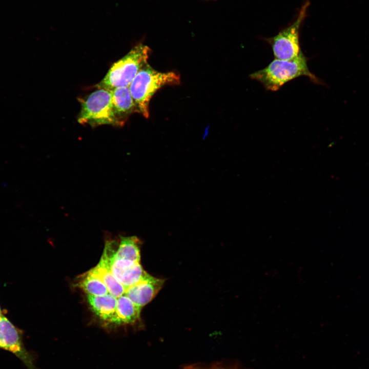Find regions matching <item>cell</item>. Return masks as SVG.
Masks as SVG:
<instances>
[{
  "label": "cell",
  "mask_w": 369,
  "mask_h": 369,
  "mask_svg": "<svg viewBox=\"0 0 369 369\" xmlns=\"http://www.w3.org/2000/svg\"><path fill=\"white\" fill-rule=\"evenodd\" d=\"M302 76L308 77L317 84H323L310 71L302 52L290 60L275 58L264 68L252 73L250 77L260 83L266 90L275 91L285 83Z\"/></svg>",
  "instance_id": "obj_1"
},
{
  "label": "cell",
  "mask_w": 369,
  "mask_h": 369,
  "mask_svg": "<svg viewBox=\"0 0 369 369\" xmlns=\"http://www.w3.org/2000/svg\"><path fill=\"white\" fill-rule=\"evenodd\" d=\"M180 83V76L176 73L159 72L146 64L129 86L137 113L148 118L150 102L157 91L165 86L177 85Z\"/></svg>",
  "instance_id": "obj_2"
},
{
  "label": "cell",
  "mask_w": 369,
  "mask_h": 369,
  "mask_svg": "<svg viewBox=\"0 0 369 369\" xmlns=\"http://www.w3.org/2000/svg\"><path fill=\"white\" fill-rule=\"evenodd\" d=\"M150 53L151 49L146 45L138 44L134 46L112 65L95 87L111 91L118 87L129 86L139 70L148 63Z\"/></svg>",
  "instance_id": "obj_3"
},
{
  "label": "cell",
  "mask_w": 369,
  "mask_h": 369,
  "mask_svg": "<svg viewBox=\"0 0 369 369\" xmlns=\"http://www.w3.org/2000/svg\"><path fill=\"white\" fill-rule=\"evenodd\" d=\"M79 102L81 109L77 117L79 124L92 127L101 125L122 127L113 107L111 91L97 89Z\"/></svg>",
  "instance_id": "obj_4"
},
{
  "label": "cell",
  "mask_w": 369,
  "mask_h": 369,
  "mask_svg": "<svg viewBox=\"0 0 369 369\" xmlns=\"http://www.w3.org/2000/svg\"><path fill=\"white\" fill-rule=\"evenodd\" d=\"M309 2L303 5L294 22L274 36L267 38L266 41L272 47L276 58L290 60L302 53L299 41V30L306 16Z\"/></svg>",
  "instance_id": "obj_5"
},
{
  "label": "cell",
  "mask_w": 369,
  "mask_h": 369,
  "mask_svg": "<svg viewBox=\"0 0 369 369\" xmlns=\"http://www.w3.org/2000/svg\"><path fill=\"white\" fill-rule=\"evenodd\" d=\"M115 244L114 241H107L102 257L107 261L111 273L126 290L141 280L147 273L139 262L114 258Z\"/></svg>",
  "instance_id": "obj_6"
},
{
  "label": "cell",
  "mask_w": 369,
  "mask_h": 369,
  "mask_svg": "<svg viewBox=\"0 0 369 369\" xmlns=\"http://www.w3.org/2000/svg\"><path fill=\"white\" fill-rule=\"evenodd\" d=\"M0 347L15 354L29 369H36L32 356L24 347L20 332L4 315L0 317Z\"/></svg>",
  "instance_id": "obj_7"
},
{
  "label": "cell",
  "mask_w": 369,
  "mask_h": 369,
  "mask_svg": "<svg viewBox=\"0 0 369 369\" xmlns=\"http://www.w3.org/2000/svg\"><path fill=\"white\" fill-rule=\"evenodd\" d=\"M164 283V279L147 273L139 282L127 288L125 294L135 304L142 308L153 300Z\"/></svg>",
  "instance_id": "obj_8"
},
{
  "label": "cell",
  "mask_w": 369,
  "mask_h": 369,
  "mask_svg": "<svg viewBox=\"0 0 369 369\" xmlns=\"http://www.w3.org/2000/svg\"><path fill=\"white\" fill-rule=\"evenodd\" d=\"M87 300L92 311L107 326H115L117 298L108 293L103 296L87 295Z\"/></svg>",
  "instance_id": "obj_9"
},
{
  "label": "cell",
  "mask_w": 369,
  "mask_h": 369,
  "mask_svg": "<svg viewBox=\"0 0 369 369\" xmlns=\"http://www.w3.org/2000/svg\"><path fill=\"white\" fill-rule=\"evenodd\" d=\"M111 91L114 111L123 126L131 115L137 113L135 104L129 86L118 87Z\"/></svg>",
  "instance_id": "obj_10"
},
{
  "label": "cell",
  "mask_w": 369,
  "mask_h": 369,
  "mask_svg": "<svg viewBox=\"0 0 369 369\" xmlns=\"http://www.w3.org/2000/svg\"><path fill=\"white\" fill-rule=\"evenodd\" d=\"M88 272L98 278L106 285L109 293L115 298H118L125 294L124 286L111 273L103 257L101 256L99 263Z\"/></svg>",
  "instance_id": "obj_11"
},
{
  "label": "cell",
  "mask_w": 369,
  "mask_h": 369,
  "mask_svg": "<svg viewBox=\"0 0 369 369\" xmlns=\"http://www.w3.org/2000/svg\"><path fill=\"white\" fill-rule=\"evenodd\" d=\"M141 309L125 294L117 298L115 326L135 323L139 318Z\"/></svg>",
  "instance_id": "obj_12"
},
{
  "label": "cell",
  "mask_w": 369,
  "mask_h": 369,
  "mask_svg": "<svg viewBox=\"0 0 369 369\" xmlns=\"http://www.w3.org/2000/svg\"><path fill=\"white\" fill-rule=\"evenodd\" d=\"M140 243L136 236H120L118 249L115 250L113 257L140 262Z\"/></svg>",
  "instance_id": "obj_13"
},
{
  "label": "cell",
  "mask_w": 369,
  "mask_h": 369,
  "mask_svg": "<svg viewBox=\"0 0 369 369\" xmlns=\"http://www.w3.org/2000/svg\"><path fill=\"white\" fill-rule=\"evenodd\" d=\"M77 285L89 295L103 296L109 293L106 285L98 278L88 272L83 276Z\"/></svg>",
  "instance_id": "obj_14"
},
{
  "label": "cell",
  "mask_w": 369,
  "mask_h": 369,
  "mask_svg": "<svg viewBox=\"0 0 369 369\" xmlns=\"http://www.w3.org/2000/svg\"><path fill=\"white\" fill-rule=\"evenodd\" d=\"M183 369H234L219 365H213L210 366L193 365L184 368Z\"/></svg>",
  "instance_id": "obj_15"
},
{
  "label": "cell",
  "mask_w": 369,
  "mask_h": 369,
  "mask_svg": "<svg viewBox=\"0 0 369 369\" xmlns=\"http://www.w3.org/2000/svg\"><path fill=\"white\" fill-rule=\"evenodd\" d=\"M2 315H2V311H1V308H0V317H1V316H2Z\"/></svg>",
  "instance_id": "obj_16"
}]
</instances>
